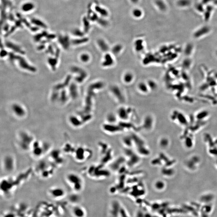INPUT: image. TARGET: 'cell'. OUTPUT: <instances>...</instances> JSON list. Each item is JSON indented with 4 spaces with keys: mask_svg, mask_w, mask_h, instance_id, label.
Wrapping results in <instances>:
<instances>
[{
    "mask_svg": "<svg viewBox=\"0 0 217 217\" xmlns=\"http://www.w3.org/2000/svg\"><path fill=\"white\" fill-rule=\"evenodd\" d=\"M17 141L19 148L24 152H30L33 142L36 140L33 134L27 130L22 129L18 131Z\"/></svg>",
    "mask_w": 217,
    "mask_h": 217,
    "instance_id": "cell-1",
    "label": "cell"
},
{
    "mask_svg": "<svg viewBox=\"0 0 217 217\" xmlns=\"http://www.w3.org/2000/svg\"><path fill=\"white\" fill-rule=\"evenodd\" d=\"M56 167L52 162L48 160L40 161L36 166V171L38 176L43 179H48L54 173Z\"/></svg>",
    "mask_w": 217,
    "mask_h": 217,
    "instance_id": "cell-2",
    "label": "cell"
},
{
    "mask_svg": "<svg viewBox=\"0 0 217 217\" xmlns=\"http://www.w3.org/2000/svg\"><path fill=\"white\" fill-rule=\"evenodd\" d=\"M51 146L48 142L35 140L30 152L36 159H41L50 151Z\"/></svg>",
    "mask_w": 217,
    "mask_h": 217,
    "instance_id": "cell-3",
    "label": "cell"
},
{
    "mask_svg": "<svg viewBox=\"0 0 217 217\" xmlns=\"http://www.w3.org/2000/svg\"><path fill=\"white\" fill-rule=\"evenodd\" d=\"M65 179L67 184L74 193H79L83 189V180L81 177L76 173H68L66 175Z\"/></svg>",
    "mask_w": 217,
    "mask_h": 217,
    "instance_id": "cell-4",
    "label": "cell"
},
{
    "mask_svg": "<svg viewBox=\"0 0 217 217\" xmlns=\"http://www.w3.org/2000/svg\"><path fill=\"white\" fill-rule=\"evenodd\" d=\"M2 165L3 169L6 172H13L16 167V160L15 157L11 155H6L3 158Z\"/></svg>",
    "mask_w": 217,
    "mask_h": 217,
    "instance_id": "cell-5",
    "label": "cell"
},
{
    "mask_svg": "<svg viewBox=\"0 0 217 217\" xmlns=\"http://www.w3.org/2000/svg\"><path fill=\"white\" fill-rule=\"evenodd\" d=\"M62 151L59 150H54L50 151L48 159L57 168L61 166L64 163V158Z\"/></svg>",
    "mask_w": 217,
    "mask_h": 217,
    "instance_id": "cell-6",
    "label": "cell"
},
{
    "mask_svg": "<svg viewBox=\"0 0 217 217\" xmlns=\"http://www.w3.org/2000/svg\"><path fill=\"white\" fill-rule=\"evenodd\" d=\"M48 195L51 199L54 200H61L66 195V190L60 186H52L49 188L48 191Z\"/></svg>",
    "mask_w": 217,
    "mask_h": 217,
    "instance_id": "cell-7",
    "label": "cell"
},
{
    "mask_svg": "<svg viewBox=\"0 0 217 217\" xmlns=\"http://www.w3.org/2000/svg\"><path fill=\"white\" fill-rule=\"evenodd\" d=\"M87 151V149H85L82 146H75L72 155L76 161H84V160L88 157V156H86V154Z\"/></svg>",
    "mask_w": 217,
    "mask_h": 217,
    "instance_id": "cell-8",
    "label": "cell"
},
{
    "mask_svg": "<svg viewBox=\"0 0 217 217\" xmlns=\"http://www.w3.org/2000/svg\"><path fill=\"white\" fill-rule=\"evenodd\" d=\"M36 8V5L33 2L27 1L23 3L21 6V10L22 12L29 13L32 12Z\"/></svg>",
    "mask_w": 217,
    "mask_h": 217,
    "instance_id": "cell-9",
    "label": "cell"
},
{
    "mask_svg": "<svg viewBox=\"0 0 217 217\" xmlns=\"http://www.w3.org/2000/svg\"><path fill=\"white\" fill-rule=\"evenodd\" d=\"M72 214L74 217H85L86 212L83 207L78 205H74L72 209Z\"/></svg>",
    "mask_w": 217,
    "mask_h": 217,
    "instance_id": "cell-10",
    "label": "cell"
},
{
    "mask_svg": "<svg viewBox=\"0 0 217 217\" xmlns=\"http://www.w3.org/2000/svg\"><path fill=\"white\" fill-rule=\"evenodd\" d=\"M13 109L15 114L18 117H23L25 115V111L20 106L17 105H14Z\"/></svg>",
    "mask_w": 217,
    "mask_h": 217,
    "instance_id": "cell-11",
    "label": "cell"
},
{
    "mask_svg": "<svg viewBox=\"0 0 217 217\" xmlns=\"http://www.w3.org/2000/svg\"><path fill=\"white\" fill-rule=\"evenodd\" d=\"M32 19V21L31 22L33 24L35 25L36 26L43 27V28H46V25L43 22L41 19L36 18H33Z\"/></svg>",
    "mask_w": 217,
    "mask_h": 217,
    "instance_id": "cell-12",
    "label": "cell"
},
{
    "mask_svg": "<svg viewBox=\"0 0 217 217\" xmlns=\"http://www.w3.org/2000/svg\"><path fill=\"white\" fill-rule=\"evenodd\" d=\"M6 45H7V46L8 47H9V48H12V49H13L14 50L17 51V52L21 53H23V52H22V51L17 46H15V45L14 44L12 43L9 42H7L6 43Z\"/></svg>",
    "mask_w": 217,
    "mask_h": 217,
    "instance_id": "cell-13",
    "label": "cell"
},
{
    "mask_svg": "<svg viewBox=\"0 0 217 217\" xmlns=\"http://www.w3.org/2000/svg\"><path fill=\"white\" fill-rule=\"evenodd\" d=\"M164 184L161 181H159L156 183V187L158 189H162L164 187Z\"/></svg>",
    "mask_w": 217,
    "mask_h": 217,
    "instance_id": "cell-14",
    "label": "cell"
},
{
    "mask_svg": "<svg viewBox=\"0 0 217 217\" xmlns=\"http://www.w3.org/2000/svg\"><path fill=\"white\" fill-rule=\"evenodd\" d=\"M185 143H186V146L188 147H190L192 146V140L189 137H187L186 138Z\"/></svg>",
    "mask_w": 217,
    "mask_h": 217,
    "instance_id": "cell-15",
    "label": "cell"
},
{
    "mask_svg": "<svg viewBox=\"0 0 217 217\" xmlns=\"http://www.w3.org/2000/svg\"><path fill=\"white\" fill-rule=\"evenodd\" d=\"M206 138L208 139V141H209V142H210V146L211 147H213V146H214V143L212 142V139H211V137H210V135H206Z\"/></svg>",
    "mask_w": 217,
    "mask_h": 217,
    "instance_id": "cell-16",
    "label": "cell"
},
{
    "mask_svg": "<svg viewBox=\"0 0 217 217\" xmlns=\"http://www.w3.org/2000/svg\"><path fill=\"white\" fill-rule=\"evenodd\" d=\"M210 153L212 155H217V149H212L210 151Z\"/></svg>",
    "mask_w": 217,
    "mask_h": 217,
    "instance_id": "cell-17",
    "label": "cell"
},
{
    "mask_svg": "<svg viewBox=\"0 0 217 217\" xmlns=\"http://www.w3.org/2000/svg\"><path fill=\"white\" fill-rule=\"evenodd\" d=\"M81 59L82 60L84 61H86L88 60V58L87 57V56L84 55H82L81 56Z\"/></svg>",
    "mask_w": 217,
    "mask_h": 217,
    "instance_id": "cell-18",
    "label": "cell"
},
{
    "mask_svg": "<svg viewBox=\"0 0 217 217\" xmlns=\"http://www.w3.org/2000/svg\"><path fill=\"white\" fill-rule=\"evenodd\" d=\"M168 141L166 140H163L162 141V146H166L167 144Z\"/></svg>",
    "mask_w": 217,
    "mask_h": 217,
    "instance_id": "cell-19",
    "label": "cell"
},
{
    "mask_svg": "<svg viewBox=\"0 0 217 217\" xmlns=\"http://www.w3.org/2000/svg\"><path fill=\"white\" fill-rule=\"evenodd\" d=\"M215 144H217V140L215 141Z\"/></svg>",
    "mask_w": 217,
    "mask_h": 217,
    "instance_id": "cell-20",
    "label": "cell"
}]
</instances>
